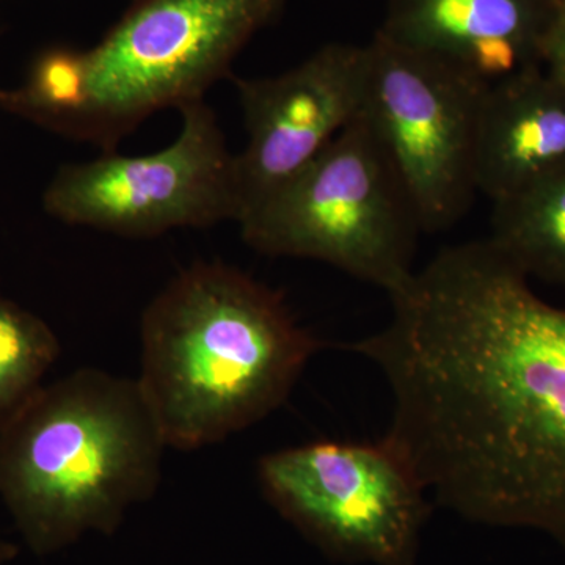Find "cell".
Segmentation results:
<instances>
[{
	"mask_svg": "<svg viewBox=\"0 0 565 565\" xmlns=\"http://www.w3.org/2000/svg\"><path fill=\"white\" fill-rule=\"evenodd\" d=\"M61 353L50 323L0 294V429L44 385Z\"/></svg>",
	"mask_w": 565,
	"mask_h": 565,
	"instance_id": "13",
	"label": "cell"
},
{
	"mask_svg": "<svg viewBox=\"0 0 565 565\" xmlns=\"http://www.w3.org/2000/svg\"><path fill=\"white\" fill-rule=\"evenodd\" d=\"M237 225L253 250L329 264L388 297L414 277L423 233L362 111Z\"/></svg>",
	"mask_w": 565,
	"mask_h": 565,
	"instance_id": "5",
	"label": "cell"
},
{
	"mask_svg": "<svg viewBox=\"0 0 565 565\" xmlns=\"http://www.w3.org/2000/svg\"><path fill=\"white\" fill-rule=\"evenodd\" d=\"M288 0H131L88 50L36 55L0 109L61 136L115 150L156 111L202 102Z\"/></svg>",
	"mask_w": 565,
	"mask_h": 565,
	"instance_id": "3",
	"label": "cell"
},
{
	"mask_svg": "<svg viewBox=\"0 0 565 565\" xmlns=\"http://www.w3.org/2000/svg\"><path fill=\"white\" fill-rule=\"evenodd\" d=\"M541 65L565 88V10L553 13L542 43Z\"/></svg>",
	"mask_w": 565,
	"mask_h": 565,
	"instance_id": "14",
	"label": "cell"
},
{
	"mask_svg": "<svg viewBox=\"0 0 565 565\" xmlns=\"http://www.w3.org/2000/svg\"><path fill=\"white\" fill-rule=\"evenodd\" d=\"M366 51L363 117L422 232H446L478 195L476 143L489 85L379 31Z\"/></svg>",
	"mask_w": 565,
	"mask_h": 565,
	"instance_id": "7",
	"label": "cell"
},
{
	"mask_svg": "<svg viewBox=\"0 0 565 565\" xmlns=\"http://www.w3.org/2000/svg\"><path fill=\"white\" fill-rule=\"evenodd\" d=\"M545 0H390L379 32L486 85L541 65Z\"/></svg>",
	"mask_w": 565,
	"mask_h": 565,
	"instance_id": "10",
	"label": "cell"
},
{
	"mask_svg": "<svg viewBox=\"0 0 565 565\" xmlns=\"http://www.w3.org/2000/svg\"><path fill=\"white\" fill-rule=\"evenodd\" d=\"M553 11L565 10V0H545Z\"/></svg>",
	"mask_w": 565,
	"mask_h": 565,
	"instance_id": "16",
	"label": "cell"
},
{
	"mask_svg": "<svg viewBox=\"0 0 565 565\" xmlns=\"http://www.w3.org/2000/svg\"><path fill=\"white\" fill-rule=\"evenodd\" d=\"M349 345L388 385L393 438L435 503L565 550V308L489 239L437 253Z\"/></svg>",
	"mask_w": 565,
	"mask_h": 565,
	"instance_id": "1",
	"label": "cell"
},
{
	"mask_svg": "<svg viewBox=\"0 0 565 565\" xmlns=\"http://www.w3.org/2000/svg\"><path fill=\"white\" fill-rule=\"evenodd\" d=\"M180 111V136L163 150L110 151L61 167L44 191V211L68 225L125 237L239 221L236 154L214 110L202 99Z\"/></svg>",
	"mask_w": 565,
	"mask_h": 565,
	"instance_id": "8",
	"label": "cell"
},
{
	"mask_svg": "<svg viewBox=\"0 0 565 565\" xmlns=\"http://www.w3.org/2000/svg\"><path fill=\"white\" fill-rule=\"evenodd\" d=\"M169 448L137 379L81 367L0 429V500L39 555L110 534L150 500Z\"/></svg>",
	"mask_w": 565,
	"mask_h": 565,
	"instance_id": "4",
	"label": "cell"
},
{
	"mask_svg": "<svg viewBox=\"0 0 565 565\" xmlns=\"http://www.w3.org/2000/svg\"><path fill=\"white\" fill-rule=\"evenodd\" d=\"M366 68V44L330 43L277 76L234 77L247 129L236 154L237 223L359 117Z\"/></svg>",
	"mask_w": 565,
	"mask_h": 565,
	"instance_id": "9",
	"label": "cell"
},
{
	"mask_svg": "<svg viewBox=\"0 0 565 565\" xmlns=\"http://www.w3.org/2000/svg\"><path fill=\"white\" fill-rule=\"evenodd\" d=\"M137 377L163 440L221 444L288 401L326 348L280 292L223 263H196L145 308Z\"/></svg>",
	"mask_w": 565,
	"mask_h": 565,
	"instance_id": "2",
	"label": "cell"
},
{
	"mask_svg": "<svg viewBox=\"0 0 565 565\" xmlns=\"http://www.w3.org/2000/svg\"><path fill=\"white\" fill-rule=\"evenodd\" d=\"M256 473L267 501L327 555L414 565L429 492L388 435L289 446L264 455Z\"/></svg>",
	"mask_w": 565,
	"mask_h": 565,
	"instance_id": "6",
	"label": "cell"
},
{
	"mask_svg": "<svg viewBox=\"0 0 565 565\" xmlns=\"http://www.w3.org/2000/svg\"><path fill=\"white\" fill-rule=\"evenodd\" d=\"M563 172V85L542 66L489 85L476 143V191L501 203Z\"/></svg>",
	"mask_w": 565,
	"mask_h": 565,
	"instance_id": "11",
	"label": "cell"
},
{
	"mask_svg": "<svg viewBox=\"0 0 565 565\" xmlns=\"http://www.w3.org/2000/svg\"><path fill=\"white\" fill-rule=\"evenodd\" d=\"M487 239L527 278L565 286V172L494 203Z\"/></svg>",
	"mask_w": 565,
	"mask_h": 565,
	"instance_id": "12",
	"label": "cell"
},
{
	"mask_svg": "<svg viewBox=\"0 0 565 565\" xmlns=\"http://www.w3.org/2000/svg\"><path fill=\"white\" fill-rule=\"evenodd\" d=\"M17 546L9 544L0 534V565L9 564L17 556Z\"/></svg>",
	"mask_w": 565,
	"mask_h": 565,
	"instance_id": "15",
	"label": "cell"
}]
</instances>
